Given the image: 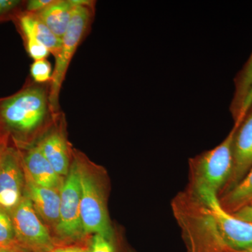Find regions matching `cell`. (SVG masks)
Returning <instances> with one entry per match:
<instances>
[{"label":"cell","mask_w":252,"mask_h":252,"mask_svg":"<svg viewBox=\"0 0 252 252\" xmlns=\"http://www.w3.org/2000/svg\"><path fill=\"white\" fill-rule=\"evenodd\" d=\"M74 6L70 0H54L52 3L36 14L51 32L62 38L72 18Z\"/></svg>","instance_id":"16"},{"label":"cell","mask_w":252,"mask_h":252,"mask_svg":"<svg viewBox=\"0 0 252 252\" xmlns=\"http://www.w3.org/2000/svg\"><path fill=\"white\" fill-rule=\"evenodd\" d=\"M78 157V156H77ZM81 181L80 214L84 233L112 236L114 230L109 220L103 187L78 157Z\"/></svg>","instance_id":"5"},{"label":"cell","mask_w":252,"mask_h":252,"mask_svg":"<svg viewBox=\"0 0 252 252\" xmlns=\"http://www.w3.org/2000/svg\"><path fill=\"white\" fill-rule=\"evenodd\" d=\"M64 119L62 113L59 127L50 130L36 143L46 160L60 176L67 175L70 168V151L61 128Z\"/></svg>","instance_id":"11"},{"label":"cell","mask_w":252,"mask_h":252,"mask_svg":"<svg viewBox=\"0 0 252 252\" xmlns=\"http://www.w3.org/2000/svg\"><path fill=\"white\" fill-rule=\"evenodd\" d=\"M26 194L40 218L48 224L57 228L60 220L61 193L55 189L36 185L26 175Z\"/></svg>","instance_id":"12"},{"label":"cell","mask_w":252,"mask_h":252,"mask_svg":"<svg viewBox=\"0 0 252 252\" xmlns=\"http://www.w3.org/2000/svg\"><path fill=\"white\" fill-rule=\"evenodd\" d=\"M171 208L186 252H234L225 243L210 209L198 197L185 189L172 199Z\"/></svg>","instance_id":"1"},{"label":"cell","mask_w":252,"mask_h":252,"mask_svg":"<svg viewBox=\"0 0 252 252\" xmlns=\"http://www.w3.org/2000/svg\"><path fill=\"white\" fill-rule=\"evenodd\" d=\"M95 4L75 6L70 22L61 38V47L56 59L52 79L50 82V101L55 114L61 112L60 94L68 68L74 54L87 35L94 16Z\"/></svg>","instance_id":"4"},{"label":"cell","mask_w":252,"mask_h":252,"mask_svg":"<svg viewBox=\"0 0 252 252\" xmlns=\"http://www.w3.org/2000/svg\"><path fill=\"white\" fill-rule=\"evenodd\" d=\"M54 0H29L26 1L24 12L37 14L49 6Z\"/></svg>","instance_id":"23"},{"label":"cell","mask_w":252,"mask_h":252,"mask_svg":"<svg viewBox=\"0 0 252 252\" xmlns=\"http://www.w3.org/2000/svg\"><path fill=\"white\" fill-rule=\"evenodd\" d=\"M237 125L215 148L189 160V184L186 190L194 195L208 192L220 196L233 172V143Z\"/></svg>","instance_id":"3"},{"label":"cell","mask_w":252,"mask_h":252,"mask_svg":"<svg viewBox=\"0 0 252 252\" xmlns=\"http://www.w3.org/2000/svg\"><path fill=\"white\" fill-rule=\"evenodd\" d=\"M23 40L28 55L34 61L46 59L51 54L46 46L39 41L32 39H25Z\"/></svg>","instance_id":"22"},{"label":"cell","mask_w":252,"mask_h":252,"mask_svg":"<svg viewBox=\"0 0 252 252\" xmlns=\"http://www.w3.org/2000/svg\"><path fill=\"white\" fill-rule=\"evenodd\" d=\"M219 200L222 207L231 214L252 203V168L235 188Z\"/></svg>","instance_id":"17"},{"label":"cell","mask_w":252,"mask_h":252,"mask_svg":"<svg viewBox=\"0 0 252 252\" xmlns=\"http://www.w3.org/2000/svg\"><path fill=\"white\" fill-rule=\"evenodd\" d=\"M49 252H89V250L77 248V247H64V248H54Z\"/></svg>","instance_id":"25"},{"label":"cell","mask_w":252,"mask_h":252,"mask_svg":"<svg viewBox=\"0 0 252 252\" xmlns=\"http://www.w3.org/2000/svg\"><path fill=\"white\" fill-rule=\"evenodd\" d=\"M235 124L237 129L233 143V172L220 196L235 188L252 168V100L241 122Z\"/></svg>","instance_id":"9"},{"label":"cell","mask_w":252,"mask_h":252,"mask_svg":"<svg viewBox=\"0 0 252 252\" xmlns=\"http://www.w3.org/2000/svg\"><path fill=\"white\" fill-rule=\"evenodd\" d=\"M252 100V52L235 79V93L230 112L235 122L241 121Z\"/></svg>","instance_id":"15"},{"label":"cell","mask_w":252,"mask_h":252,"mask_svg":"<svg viewBox=\"0 0 252 252\" xmlns=\"http://www.w3.org/2000/svg\"><path fill=\"white\" fill-rule=\"evenodd\" d=\"M23 39H34L49 50L51 54L57 57L61 50V39L55 35L45 23L34 14L23 12L15 19Z\"/></svg>","instance_id":"13"},{"label":"cell","mask_w":252,"mask_h":252,"mask_svg":"<svg viewBox=\"0 0 252 252\" xmlns=\"http://www.w3.org/2000/svg\"><path fill=\"white\" fill-rule=\"evenodd\" d=\"M23 183L19 155L7 147L0 164V209L9 215L23 198Z\"/></svg>","instance_id":"10"},{"label":"cell","mask_w":252,"mask_h":252,"mask_svg":"<svg viewBox=\"0 0 252 252\" xmlns=\"http://www.w3.org/2000/svg\"><path fill=\"white\" fill-rule=\"evenodd\" d=\"M196 197L209 207L225 243L233 252H243L252 248V223L226 211L215 194L204 192Z\"/></svg>","instance_id":"8"},{"label":"cell","mask_w":252,"mask_h":252,"mask_svg":"<svg viewBox=\"0 0 252 252\" xmlns=\"http://www.w3.org/2000/svg\"><path fill=\"white\" fill-rule=\"evenodd\" d=\"M115 233L112 236L94 234L89 252H119Z\"/></svg>","instance_id":"20"},{"label":"cell","mask_w":252,"mask_h":252,"mask_svg":"<svg viewBox=\"0 0 252 252\" xmlns=\"http://www.w3.org/2000/svg\"><path fill=\"white\" fill-rule=\"evenodd\" d=\"M24 166L26 175L36 185L55 189L59 187L61 176L56 173L36 144L28 149Z\"/></svg>","instance_id":"14"},{"label":"cell","mask_w":252,"mask_h":252,"mask_svg":"<svg viewBox=\"0 0 252 252\" xmlns=\"http://www.w3.org/2000/svg\"><path fill=\"white\" fill-rule=\"evenodd\" d=\"M13 247L21 246L16 240L12 220L9 214L0 209V248Z\"/></svg>","instance_id":"18"},{"label":"cell","mask_w":252,"mask_h":252,"mask_svg":"<svg viewBox=\"0 0 252 252\" xmlns=\"http://www.w3.org/2000/svg\"><path fill=\"white\" fill-rule=\"evenodd\" d=\"M26 194V193H25ZM18 245L31 251H51L53 240L28 195H24L10 214Z\"/></svg>","instance_id":"6"},{"label":"cell","mask_w":252,"mask_h":252,"mask_svg":"<svg viewBox=\"0 0 252 252\" xmlns=\"http://www.w3.org/2000/svg\"><path fill=\"white\" fill-rule=\"evenodd\" d=\"M243 252H252V248H250V250H247V251H245Z\"/></svg>","instance_id":"28"},{"label":"cell","mask_w":252,"mask_h":252,"mask_svg":"<svg viewBox=\"0 0 252 252\" xmlns=\"http://www.w3.org/2000/svg\"><path fill=\"white\" fill-rule=\"evenodd\" d=\"M233 215L239 220L252 223V203L240 209L238 211L233 213Z\"/></svg>","instance_id":"24"},{"label":"cell","mask_w":252,"mask_h":252,"mask_svg":"<svg viewBox=\"0 0 252 252\" xmlns=\"http://www.w3.org/2000/svg\"><path fill=\"white\" fill-rule=\"evenodd\" d=\"M60 193V220L56 230L63 238H79L84 231L81 220V181L77 156L70 165Z\"/></svg>","instance_id":"7"},{"label":"cell","mask_w":252,"mask_h":252,"mask_svg":"<svg viewBox=\"0 0 252 252\" xmlns=\"http://www.w3.org/2000/svg\"><path fill=\"white\" fill-rule=\"evenodd\" d=\"M53 72L51 63L47 59L34 61L31 66V79L38 84L51 82Z\"/></svg>","instance_id":"19"},{"label":"cell","mask_w":252,"mask_h":252,"mask_svg":"<svg viewBox=\"0 0 252 252\" xmlns=\"http://www.w3.org/2000/svg\"><path fill=\"white\" fill-rule=\"evenodd\" d=\"M6 148H7V147H6V142L5 138L0 139V164H1L3 156H4Z\"/></svg>","instance_id":"27"},{"label":"cell","mask_w":252,"mask_h":252,"mask_svg":"<svg viewBox=\"0 0 252 252\" xmlns=\"http://www.w3.org/2000/svg\"><path fill=\"white\" fill-rule=\"evenodd\" d=\"M26 1L0 0V22L15 20L24 12Z\"/></svg>","instance_id":"21"},{"label":"cell","mask_w":252,"mask_h":252,"mask_svg":"<svg viewBox=\"0 0 252 252\" xmlns=\"http://www.w3.org/2000/svg\"><path fill=\"white\" fill-rule=\"evenodd\" d=\"M59 114L51 107L50 82L38 84L29 79L21 91L0 99V121L22 137L35 135L54 123Z\"/></svg>","instance_id":"2"},{"label":"cell","mask_w":252,"mask_h":252,"mask_svg":"<svg viewBox=\"0 0 252 252\" xmlns=\"http://www.w3.org/2000/svg\"><path fill=\"white\" fill-rule=\"evenodd\" d=\"M0 252H27V250L21 247H13V248H0Z\"/></svg>","instance_id":"26"}]
</instances>
